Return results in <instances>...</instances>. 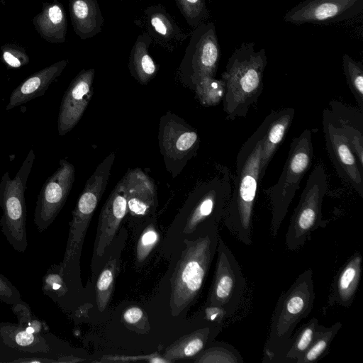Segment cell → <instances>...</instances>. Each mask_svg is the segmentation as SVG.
I'll list each match as a JSON object with an SVG mask.
<instances>
[{
  "label": "cell",
  "mask_w": 363,
  "mask_h": 363,
  "mask_svg": "<svg viewBox=\"0 0 363 363\" xmlns=\"http://www.w3.org/2000/svg\"><path fill=\"white\" fill-rule=\"evenodd\" d=\"M100 362H147L150 363H171L170 361L155 352L147 355L125 356V355H105L99 361Z\"/></svg>",
  "instance_id": "obj_37"
},
{
  "label": "cell",
  "mask_w": 363,
  "mask_h": 363,
  "mask_svg": "<svg viewBox=\"0 0 363 363\" xmlns=\"http://www.w3.org/2000/svg\"><path fill=\"white\" fill-rule=\"evenodd\" d=\"M33 23L44 40L52 43L65 41L67 19L64 6L58 1L44 2L42 11L33 18Z\"/></svg>",
  "instance_id": "obj_24"
},
{
  "label": "cell",
  "mask_w": 363,
  "mask_h": 363,
  "mask_svg": "<svg viewBox=\"0 0 363 363\" xmlns=\"http://www.w3.org/2000/svg\"><path fill=\"white\" fill-rule=\"evenodd\" d=\"M264 121L242 144L236 157L232 191L223 222L230 233L246 245L252 243V214L260 178Z\"/></svg>",
  "instance_id": "obj_1"
},
{
  "label": "cell",
  "mask_w": 363,
  "mask_h": 363,
  "mask_svg": "<svg viewBox=\"0 0 363 363\" xmlns=\"http://www.w3.org/2000/svg\"><path fill=\"white\" fill-rule=\"evenodd\" d=\"M362 270V256L354 252L338 270L331 284L328 298L329 306L348 308L357 291Z\"/></svg>",
  "instance_id": "obj_20"
},
{
  "label": "cell",
  "mask_w": 363,
  "mask_h": 363,
  "mask_svg": "<svg viewBox=\"0 0 363 363\" xmlns=\"http://www.w3.org/2000/svg\"><path fill=\"white\" fill-rule=\"evenodd\" d=\"M94 68L83 69L72 79L60 104L57 131L65 135L71 131L82 117L93 94Z\"/></svg>",
  "instance_id": "obj_15"
},
{
  "label": "cell",
  "mask_w": 363,
  "mask_h": 363,
  "mask_svg": "<svg viewBox=\"0 0 363 363\" xmlns=\"http://www.w3.org/2000/svg\"><path fill=\"white\" fill-rule=\"evenodd\" d=\"M363 10V0H303L283 16L287 23L329 24L350 19Z\"/></svg>",
  "instance_id": "obj_13"
},
{
  "label": "cell",
  "mask_w": 363,
  "mask_h": 363,
  "mask_svg": "<svg viewBox=\"0 0 363 363\" xmlns=\"http://www.w3.org/2000/svg\"><path fill=\"white\" fill-rule=\"evenodd\" d=\"M159 240V234L153 224L148 225L141 233L136 248L137 261H144Z\"/></svg>",
  "instance_id": "obj_36"
},
{
  "label": "cell",
  "mask_w": 363,
  "mask_h": 363,
  "mask_svg": "<svg viewBox=\"0 0 363 363\" xmlns=\"http://www.w3.org/2000/svg\"><path fill=\"white\" fill-rule=\"evenodd\" d=\"M342 327L337 322L330 327L318 323L312 342L298 363L315 362L329 353L330 345L338 330Z\"/></svg>",
  "instance_id": "obj_27"
},
{
  "label": "cell",
  "mask_w": 363,
  "mask_h": 363,
  "mask_svg": "<svg viewBox=\"0 0 363 363\" xmlns=\"http://www.w3.org/2000/svg\"><path fill=\"white\" fill-rule=\"evenodd\" d=\"M152 40L146 33L140 34L130 50L128 69L138 83L147 84L156 75L158 66L149 54Z\"/></svg>",
  "instance_id": "obj_26"
},
{
  "label": "cell",
  "mask_w": 363,
  "mask_h": 363,
  "mask_svg": "<svg viewBox=\"0 0 363 363\" xmlns=\"http://www.w3.org/2000/svg\"><path fill=\"white\" fill-rule=\"evenodd\" d=\"M35 157L30 150L14 177L6 172L0 181L1 230L12 247L21 252L28 246L25 191Z\"/></svg>",
  "instance_id": "obj_6"
},
{
  "label": "cell",
  "mask_w": 363,
  "mask_h": 363,
  "mask_svg": "<svg viewBox=\"0 0 363 363\" xmlns=\"http://www.w3.org/2000/svg\"><path fill=\"white\" fill-rule=\"evenodd\" d=\"M216 270L207 305L220 307L228 316L239 308L246 287V279L232 250L218 236Z\"/></svg>",
  "instance_id": "obj_8"
},
{
  "label": "cell",
  "mask_w": 363,
  "mask_h": 363,
  "mask_svg": "<svg viewBox=\"0 0 363 363\" xmlns=\"http://www.w3.org/2000/svg\"><path fill=\"white\" fill-rule=\"evenodd\" d=\"M158 138L167 169L174 176L196 155L200 143L197 132L169 111L161 118Z\"/></svg>",
  "instance_id": "obj_10"
},
{
  "label": "cell",
  "mask_w": 363,
  "mask_h": 363,
  "mask_svg": "<svg viewBox=\"0 0 363 363\" xmlns=\"http://www.w3.org/2000/svg\"><path fill=\"white\" fill-rule=\"evenodd\" d=\"M1 58L8 68L18 69L29 63L25 49L19 45L7 43L1 47Z\"/></svg>",
  "instance_id": "obj_35"
},
{
  "label": "cell",
  "mask_w": 363,
  "mask_h": 363,
  "mask_svg": "<svg viewBox=\"0 0 363 363\" xmlns=\"http://www.w3.org/2000/svg\"><path fill=\"white\" fill-rule=\"evenodd\" d=\"M0 3L2 4L3 5L5 4L4 0H0Z\"/></svg>",
  "instance_id": "obj_42"
},
{
  "label": "cell",
  "mask_w": 363,
  "mask_h": 363,
  "mask_svg": "<svg viewBox=\"0 0 363 363\" xmlns=\"http://www.w3.org/2000/svg\"><path fill=\"white\" fill-rule=\"evenodd\" d=\"M220 48L213 22L203 23L192 31L179 70L193 86L204 77H216Z\"/></svg>",
  "instance_id": "obj_9"
},
{
  "label": "cell",
  "mask_w": 363,
  "mask_h": 363,
  "mask_svg": "<svg viewBox=\"0 0 363 363\" xmlns=\"http://www.w3.org/2000/svg\"><path fill=\"white\" fill-rule=\"evenodd\" d=\"M0 300L11 306L22 303L21 294L11 282L0 274Z\"/></svg>",
  "instance_id": "obj_38"
},
{
  "label": "cell",
  "mask_w": 363,
  "mask_h": 363,
  "mask_svg": "<svg viewBox=\"0 0 363 363\" xmlns=\"http://www.w3.org/2000/svg\"><path fill=\"white\" fill-rule=\"evenodd\" d=\"M194 86L198 100L204 106H215L224 98L225 86L221 79L204 77L197 81Z\"/></svg>",
  "instance_id": "obj_30"
},
{
  "label": "cell",
  "mask_w": 363,
  "mask_h": 363,
  "mask_svg": "<svg viewBox=\"0 0 363 363\" xmlns=\"http://www.w3.org/2000/svg\"><path fill=\"white\" fill-rule=\"evenodd\" d=\"M218 225L208 223L194 240H185L182 251L171 278L170 308L178 315L198 296L216 251Z\"/></svg>",
  "instance_id": "obj_4"
},
{
  "label": "cell",
  "mask_w": 363,
  "mask_h": 363,
  "mask_svg": "<svg viewBox=\"0 0 363 363\" xmlns=\"http://www.w3.org/2000/svg\"><path fill=\"white\" fill-rule=\"evenodd\" d=\"M194 362L198 363H243L244 359L235 347L226 342H218L201 351Z\"/></svg>",
  "instance_id": "obj_29"
},
{
  "label": "cell",
  "mask_w": 363,
  "mask_h": 363,
  "mask_svg": "<svg viewBox=\"0 0 363 363\" xmlns=\"http://www.w3.org/2000/svg\"><path fill=\"white\" fill-rule=\"evenodd\" d=\"M342 69L347 84L359 108L363 111V65L345 53L342 56Z\"/></svg>",
  "instance_id": "obj_32"
},
{
  "label": "cell",
  "mask_w": 363,
  "mask_h": 363,
  "mask_svg": "<svg viewBox=\"0 0 363 363\" xmlns=\"http://www.w3.org/2000/svg\"><path fill=\"white\" fill-rule=\"evenodd\" d=\"M75 175L74 165L65 159L43 184L38 196L34 211V223L40 232L54 221L69 196Z\"/></svg>",
  "instance_id": "obj_12"
},
{
  "label": "cell",
  "mask_w": 363,
  "mask_h": 363,
  "mask_svg": "<svg viewBox=\"0 0 363 363\" xmlns=\"http://www.w3.org/2000/svg\"><path fill=\"white\" fill-rule=\"evenodd\" d=\"M228 315L223 308L212 305H207L204 310L203 320L208 322L223 324V321Z\"/></svg>",
  "instance_id": "obj_41"
},
{
  "label": "cell",
  "mask_w": 363,
  "mask_h": 363,
  "mask_svg": "<svg viewBox=\"0 0 363 363\" xmlns=\"http://www.w3.org/2000/svg\"><path fill=\"white\" fill-rule=\"evenodd\" d=\"M295 115L293 108L272 111L264 119V131L262 138L260 178L263 179L267 167L284 140Z\"/></svg>",
  "instance_id": "obj_19"
},
{
  "label": "cell",
  "mask_w": 363,
  "mask_h": 363,
  "mask_svg": "<svg viewBox=\"0 0 363 363\" xmlns=\"http://www.w3.org/2000/svg\"><path fill=\"white\" fill-rule=\"evenodd\" d=\"M40 357L57 362L43 335L30 333L18 324L0 323V362L23 363Z\"/></svg>",
  "instance_id": "obj_14"
},
{
  "label": "cell",
  "mask_w": 363,
  "mask_h": 363,
  "mask_svg": "<svg viewBox=\"0 0 363 363\" xmlns=\"http://www.w3.org/2000/svg\"><path fill=\"white\" fill-rule=\"evenodd\" d=\"M313 270L300 274L279 297L263 349V363H281L298 325L311 312L314 300Z\"/></svg>",
  "instance_id": "obj_3"
},
{
  "label": "cell",
  "mask_w": 363,
  "mask_h": 363,
  "mask_svg": "<svg viewBox=\"0 0 363 363\" xmlns=\"http://www.w3.org/2000/svg\"><path fill=\"white\" fill-rule=\"evenodd\" d=\"M313 157L312 133L305 129L293 138L277 182L264 190L272 208L270 233L273 238L278 234L288 208L300 188L301 181L311 166Z\"/></svg>",
  "instance_id": "obj_5"
},
{
  "label": "cell",
  "mask_w": 363,
  "mask_h": 363,
  "mask_svg": "<svg viewBox=\"0 0 363 363\" xmlns=\"http://www.w3.org/2000/svg\"><path fill=\"white\" fill-rule=\"evenodd\" d=\"M68 4L73 30L80 39L101 32L104 18L97 0H68Z\"/></svg>",
  "instance_id": "obj_25"
},
{
  "label": "cell",
  "mask_w": 363,
  "mask_h": 363,
  "mask_svg": "<svg viewBox=\"0 0 363 363\" xmlns=\"http://www.w3.org/2000/svg\"><path fill=\"white\" fill-rule=\"evenodd\" d=\"M187 23L195 28L207 18L208 10L205 0H174Z\"/></svg>",
  "instance_id": "obj_34"
},
{
  "label": "cell",
  "mask_w": 363,
  "mask_h": 363,
  "mask_svg": "<svg viewBox=\"0 0 363 363\" xmlns=\"http://www.w3.org/2000/svg\"><path fill=\"white\" fill-rule=\"evenodd\" d=\"M67 63V60L56 62L28 77L11 92L6 110L10 111L43 95Z\"/></svg>",
  "instance_id": "obj_21"
},
{
  "label": "cell",
  "mask_w": 363,
  "mask_h": 363,
  "mask_svg": "<svg viewBox=\"0 0 363 363\" xmlns=\"http://www.w3.org/2000/svg\"><path fill=\"white\" fill-rule=\"evenodd\" d=\"M255 45L253 42L242 43L233 51L221 74L225 86L223 111L231 121L245 117L263 90L267 57L264 48L257 51Z\"/></svg>",
  "instance_id": "obj_2"
},
{
  "label": "cell",
  "mask_w": 363,
  "mask_h": 363,
  "mask_svg": "<svg viewBox=\"0 0 363 363\" xmlns=\"http://www.w3.org/2000/svg\"><path fill=\"white\" fill-rule=\"evenodd\" d=\"M140 23L145 32L156 43L168 51H173L189 37L169 14L166 9L160 4L147 6L143 13Z\"/></svg>",
  "instance_id": "obj_16"
},
{
  "label": "cell",
  "mask_w": 363,
  "mask_h": 363,
  "mask_svg": "<svg viewBox=\"0 0 363 363\" xmlns=\"http://www.w3.org/2000/svg\"><path fill=\"white\" fill-rule=\"evenodd\" d=\"M43 293L54 301H59L69 291L62 273L60 264L50 267L43 278Z\"/></svg>",
  "instance_id": "obj_33"
},
{
  "label": "cell",
  "mask_w": 363,
  "mask_h": 363,
  "mask_svg": "<svg viewBox=\"0 0 363 363\" xmlns=\"http://www.w3.org/2000/svg\"><path fill=\"white\" fill-rule=\"evenodd\" d=\"M222 325L208 322L192 333L184 335L169 346L163 357L171 362L198 355L220 333Z\"/></svg>",
  "instance_id": "obj_23"
},
{
  "label": "cell",
  "mask_w": 363,
  "mask_h": 363,
  "mask_svg": "<svg viewBox=\"0 0 363 363\" xmlns=\"http://www.w3.org/2000/svg\"><path fill=\"white\" fill-rule=\"evenodd\" d=\"M123 178L128 212L134 216H143L155 210L157 188L152 178L140 168L129 170Z\"/></svg>",
  "instance_id": "obj_18"
},
{
  "label": "cell",
  "mask_w": 363,
  "mask_h": 363,
  "mask_svg": "<svg viewBox=\"0 0 363 363\" xmlns=\"http://www.w3.org/2000/svg\"><path fill=\"white\" fill-rule=\"evenodd\" d=\"M322 124L327 152L336 172L363 197V170L328 108L323 111Z\"/></svg>",
  "instance_id": "obj_11"
},
{
  "label": "cell",
  "mask_w": 363,
  "mask_h": 363,
  "mask_svg": "<svg viewBox=\"0 0 363 363\" xmlns=\"http://www.w3.org/2000/svg\"><path fill=\"white\" fill-rule=\"evenodd\" d=\"M123 319L125 323L136 328H143L145 320H147L144 311L138 306L128 308L123 314Z\"/></svg>",
  "instance_id": "obj_39"
},
{
  "label": "cell",
  "mask_w": 363,
  "mask_h": 363,
  "mask_svg": "<svg viewBox=\"0 0 363 363\" xmlns=\"http://www.w3.org/2000/svg\"><path fill=\"white\" fill-rule=\"evenodd\" d=\"M12 310L18 318V325L26 328L30 325L32 317L29 306L24 301L12 306Z\"/></svg>",
  "instance_id": "obj_40"
},
{
  "label": "cell",
  "mask_w": 363,
  "mask_h": 363,
  "mask_svg": "<svg viewBox=\"0 0 363 363\" xmlns=\"http://www.w3.org/2000/svg\"><path fill=\"white\" fill-rule=\"evenodd\" d=\"M318 323V318H312L295 330L281 363H298L310 347Z\"/></svg>",
  "instance_id": "obj_28"
},
{
  "label": "cell",
  "mask_w": 363,
  "mask_h": 363,
  "mask_svg": "<svg viewBox=\"0 0 363 363\" xmlns=\"http://www.w3.org/2000/svg\"><path fill=\"white\" fill-rule=\"evenodd\" d=\"M327 189L328 175L325 167L320 163L311 172L291 216L285 236L289 250H298L311 240L315 230L328 225V220L324 219L322 213Z\"/></svg>",
  "instance_id": "obj_7"
},
{
  "label": "cell",
  "mask_w": 363,
  "mask_h": 363,
  "mask_svg": "<svg viewBox=\"0 0 363 363\" xmlns=\"http://www.w3.org/2000/svg\"><path fill=\"white\" fill-rule=\"evenodd\" d=\"M117 272V260L110 258L99 276L96 284V298L98 309L103 312L112 296Z\"/></svg>",
  "instance_id": "obj_31"
},
{
  "label": "cell",
  "mask_w": 363,
  "mask_h": 363,
  "mask_svg": "<svg viewBox=\"0 0 363 363\" xmlns=\"http://www.w3.org/2000/svg\"><path fill=\"white\" fill-rule=\"evenodd\" d=\"M333 118L342 129L363 170V111L342 102H329Z\"/></svg>",
  "instance_id": "obj_22"
},
{
  "label": "cell",
  "mask_w": 363,
  "mask_h": 363,
  "mask_svg": "<svg viewBox=\"0 0 363 363\" xmlns=\"http://www.w3.org/2000/svg\"><path fill=\"white\" fill-rule=\"evenodd\" d=\"M128 212L125 186L122 178L109 195L99 216L96 242L97 255H104Z\"/></svg>",
  "instance_id": "obj_17"
}]
</instances>
